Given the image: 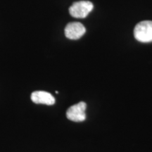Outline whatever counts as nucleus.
<instances>
[{
    "mask_svg": "<svg viewBox=\"0 0 152 152\" xmlns=\"http://www.w3.org/2000/svg\"><path fill=\"white\" fill-rule=\"evenodd\" d=\"M134 35L137 40L140 42H152V21L144 20L140 22L134 30Z\"/></svg>",
    "mask_w": 152,
    "mask_h": 152,
    "instance_id": "f257e3e1",
    "label": "nucleus"
},
{
    "mask_svg": "<svg viewBox=\"0 0 152 152\" xmlns=\"http://www.w3.org/2000/svg\"><path fill=\"white\" fill-rule=\"evenodd\" d=\"M94 6L89 1H80L75 2L69 8V13L73 17L83 18L88 16L92 11Z\"/></svg>",
    "mask_w": 152,
    "mask_h": 152,
    "instance_id": "f03ea898",
    "label": "nucleus"
},
{
    "mask_svg": "<svg viewBox=\"0 0 152 152\" xmlns=\"http://www.w3.org/2000/svg\"><path fill=\"white\" fill-rule=\"evenodd\" d=\"M87 104L85 102H81L73 105L66 111V117L70 121L73 122H83L86 118L85 110Z\"/></svg>",
    "mask_w": 152,
    "mask_h": 152,
    "instance_id": "7ed1b4c3",
    "label": "nucleus"
},
{
    "mask_svg": "<svg viewBox=\"0 0 152 152\" xmlns=\"http://www.w3.org/2000/svg\"><path fill=\"white\" fill-rule=\"evenodd\" d=\"M85 32V26L78 22L69 23L64 30L66 37L70 39H78L84 35Z\"/></svg>",
    "mask_w": 152,
    "mask_h": 152,
    "instance_id": "20e7f679",
    "label": "nucleus"
},
{
    "mask_svg": "<svg viewBox=\"0 0 152 152\" xmlns=\"http://www.w3.org/2000/svg\"><path fill=\"white\" fill-rule=\"evenodd\" d=\"M31 100L35 104H45V105H54L55 99L50 93L45 91H35L31 94Z\"/></svg>",
    "mask_w": 152,
    "mask_h": 152,
    "instance_id": "39448f33",
    "label": "nucleus"
}]
</instances>
